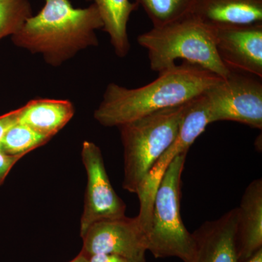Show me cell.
<instances>
[{
	"label": "cell",
	"instance_id": "6da1fadb",
	"mask_svg": "<svg viewBox=\"0 0 262 262\" xmlns=\"http://www.w3.org/2000/svg\"><path fill=\"white\" fill-rule=\"evenodd\" d=\"M221 79L200 66L184 61L137 89L108 84L94 117L103 126L119 127L155 112L185 104Z\"/></svg>",
	"mask_w": 262,
	"mask_h": 262
},
{
	"label": "cell",
	"instance_id": "7a4b0ae2",
	"mask_svg": "<svg viewBox=\"0 0 262 262\" xmlns=\"http://www.w3.org/2000/svg\"><path fill=\"white\" fill-rule=\"evenodd\" d=\"M103 26L94 3L75 8L70 0H45L40 11L27 19L12 41L17 47L42 55L48 64L58 67L82 50L98 46L96 31Z\"/></svg>",
	"mask_w": 262,
	"mask_h": 262
},
{
	"label": "cell",
	"instance_id": "3957f363",
	"mask_svg": "<svg viewBox=\"0 0 262 262\" xmlns=\"http://www.w3.org/2000/svg\"><path fill=\"white\" fill-rule=\"evenodd\" d=\"M147 51L150 69L161 72L177 65L176 61L200 66L225 78L229 70L221 61L215 48V29L189 14L164 27L154 28L137 38Z\"/></svg>",
	"mask_w": 262,
	"mask_h": 262
},
{
	"label": "cell",
	"instance_id": "277c9868",
	"mask_svg": "<svg viewBox=\"0 0 262 262\" xmlns=\"http://www.w3.org/2000/svg\"><path fill=\"white\" fill-rule=\"evenodd\" d=\"M185 104L160 110L120 125L124 153L122 187L138 192L148 173L178 136Z\"/></svg>",
	"mask_w": 262,
	"mask_h": 262
},
{
	"label": "cell",
	"instance_id": "5b68a950",
	"mask_svg": "<svg viewBox=\"0 0 262 262\" xmlns=\"http://www.w3.org/2000/svg\"><path fill=\"white\" fill-rule=\"evenodd\" d=\"M188 152L169 165L155 193L147 235V251L155 258L177 257L190 262L195 241L186 228L180 213L181 184Z\"/></svg>",
	"mask_w": 262,
	"mask_h": 262
},
{
	"label": "cell",
	"instance_id": "8992f818",
	"mask_svg": "<svg viewBox=\"0 0 262 262\" xmlns=\"http://www.w3.org/2000/svg\"><path fill=\"white\" fill-rule=\"evenodd\" d=\"M210 122L234 121L262 129V78L229 70L204 92Z\"/></svg>",
	"mask_w": 262,
	"mask_h": 262
},
{
	"label": "cell",
	"instance_id": "52a82bcc",
	"mask_svg": "<svg viewBox=\"0 0 262 262\" xmlns=\"http://www.w3.org/2000/svg\"><path fill=\"white\" fill-rule=\"evenodd\" d=\"M210 123L209 110L204 94L186 103L177 139L151 169L136 193L140 202V210L137 216L146 234L151 222L155 193L164 173L177 156L188 152L193 143Z\"/></svg>",
	"mask_w": 262,
	"mask_h": 262
},
{
	"label": "cell",
	"instance_id": "ba28073f",
	"mask_svg": "<svg viewBox=\"0 0 262 262\" xmlns=\"http://www.w3.org/2000/svg\"><path fill=\"white\" fill-rule=\"evenodd\" d=\"M81 155L88 178L80 220L82 237L96 222L125 216L126 205L110 182L100 148L91 141H84Z\"/></svg>",
	"mask_w": 262,
	"mask_h": 262
},
{
	"label": "cell",
	"instance_id": "9c48e42d",
	"mask_svg": "<svg viewBox=\"0 0 262 262\" xmlns=\"http://www.w3.org/2000/svg\"><path fill=\"white\" fill-rule=\"evenodd\" d=\"M82 252L115 254L134 262H146V234L138 216L101 221L93 224L82 237Z\"/></svg>",
	"mask_w": 262,
	"mask_h": 262
},
{
	"label": "cell",
	"instance_id": "30bf717a",
	"mask_svg": "<svg viewBox=\"0 0 262 262\" xmlns=\"http://www.w3.org/2000/svg\"><path fill=\"white\" fill-rule=\"evenodd\" d=\"M215 48L229 70L262 78V24L215 29Z\"/></svg>",
	"mask_w": 262,
	"mask_h": 262
},
{
	"label": "cell",
	"instance_id": "8fae6325",
	"mask_svg": "<svg viewBox=\"0 0 262 262\" xmlns=\"http://www.w3.org/2000/svg\"><path fill=\"white\" fill-rule=\"evenodd\" d=\"M237 223V208L217 220L204 222L192 233L196 248L190 262H239Z\"/></svg>",
	"mask_w": 262,
	"mask_h": 262
},
{
	"label": "cell",
	"instance_id": "7c38bea8",
	"mask_svg": "<svg viewBox=\"0 0 262 262\" xmlns=\"http://www.w3.org/2000/svg\"><path fill=\"white\" fill-rule=\"evenodd\" d=\"M191 15L213 28L262 24V0H195Z\"/></svg>",
	"mask_w": 262,
	"mask_h": 262
},
{
	"label": "cell",
	"instance_id": "4fadbf2b",
	"mask_svg": "<svg viewBox=\"0 0 262 262\" xmlns=\"http://www.w3.org/2000/svg\"><path fill=\"white\" fill-rule=\"evenodd\" d=\"M237 209V254L239 262H244L262 248L261 179L250 183Z\"/></svg>",
	"mask_w": 262,
	"mask_h": 262
},
{
	"label": "cell",
	"instance_id": "5bb4252c",
	"mask_svg": "<svg viewBox=\"0 0 262 262\" xmlns=\"http://www.w3.org/2000/svg\"><path fill=\"white\" fill-rule=\"evenodd\" d=\"M74 115L73 103L68 100L38 98L20 108L18 122L52 139Z\"/></svg>",
	"mask_w": 262,
	"mask_h": 262
},
{
	"label": "cell",
	"instance_id": "9a60e30c",
	"mask_svg": "<svg viewBox=\"0 0 262 262\" xmlns=\"http://www.w3.org/2000/svg\"><path fill=\"white\" fill-rule=\"evenodd\" d=\"M93 2L97 7L103 22L102 30L107 33L115 53L125 58L130 49L127 27L133 12L139 5L130 0H86Z\"/></svg>",
	"mask_w": 262,
	"mask_h": 262
},
{
	"label": "cell",
	"instance_id": "2e32d148",
	"mask_svg": "<svg viewBox=\"0 0 262 262\" xmlns=\"http://www.w3.org/2000/svg\"><path fill=\"white\" fill-rule=\"evenodd\" d=\"M195 0H136L154 28L164 27L190 14Z\"/></svg>",
	"mask_w": 262,
	"mask_h": 262
},
{
	"label": "cell",
	"instance_id": "e0dca14e",
	"mask_svg": "<svg viewBox=\"0 0 262 262\" xmlns=\"http://www.w3.org/2000/svg\"><path fill=\"white\" fill-rule=\"evenodd\" d=\"M51 138L17 122L10 127L0 141V149L6 154L25 156L33 150L45 145Z\"/></svg>",
	"mask_w": 262,
	"mask_h": 262
},
{
	"label": "cell",
	"instance_id": "ac0fdd59",
	"mask_svg": "<svg viewBox=\"0 0 262 262\" xmlns=\"http://www.w3.org/2000/svg\"><path fill=\"white\" fill-rule=\"evenodd\" d=\"M32 15L29 0H0V40L18 32Z\"/></svg>",
	"mask_w": 262,
	"mask_h": 262
},
{
	"label": "cell",
	"instance_id": "d6986e66",
	"mask_svg": "<svg viewBox=\"0 0 262 262\" xmlns=\"http://www.w3.org/2000/svg\"><path fill=\"white\" fill-rule=\"evenodd\" d=\"M24 156L6 154L0 149V186L4 183L11 169Z\"/></svg>",
	"mask_w": 262,
	"mask_h": 262
},
{
	"label": "cell",
	"instance_id": "ffe728a7",
	"mask_svg": "<svg viewBox=\"0 0 262 262\" xmlns=\"http://www.w3.org/2000/svg\"><path fill=\"white\" fill-rule=\"evenodd\" d=\"M19 114H20V108L0 116V141L6 134L7 131L18 122Z\"/></svg>",
	"mask_w": 262,
	"mask_h": 262
},
{
	"label": "cell",
	"instance_id": "44dd1931",
	"mask_svg": "<svg viewBox=\"0 0 262 262\" xmlns=\"http://www.w3.org/2000/svg\"><path fill=\"white\" fill-rule=\"evenodd\" d=\"M89 262H134L126 258L115 254H94L88 256Z\"/></svg>",
	"mask_w": 262,
	"mask_h": 262
},
{
	"label": "cell",
	"instance_id": "7402d4cb",
	"mask_svg": "<svg viewBox=\"0 0 262 262\" xmlns=\"http://www.w3.org/2000/svg\"><path fill=\"white\" fill-rule=\"evenodd\" d=\"M244 262H262V248H260L251 257Z\"/></svg>",
	"mask_w": 262,
	"mask_h": 262
},
{
	"label": "cell",
	"instance_id": "603a6c76",
	"mask_svg": "<svg viewBox=\"0 0 262 262\" xmlns=\"http://www.w3.org/2000/svg\"><path fill=\"white\" fill-rule=\"evenodd\" d=\"M70 262H89V257L81 251L73 260Z\"/></svg>",
	"mask_w": 262,
	"mask_h": 262
}]
</instances>
